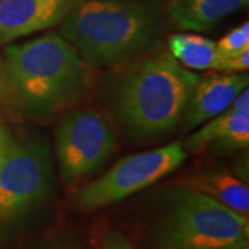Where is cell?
Instances as JSON below:
<instances>
[{
	"mask_svg": "<svg viewBox=\"0 0 249 249\" xmlns=\"http://www.w3.org/2000/svg\"><path fill=\"white\" fill-rule=\"evenodd\" d=\"M199 78L180 65L168 49L154 46L114 67L101 82L100 98L126 136L147 142L181 124Z\"/></svg>",
	"mask_w": 249,
	"mask_h": 249,
	"instance_id": "obj_1",
	"label": "cell"
},
{
	"mask_svg": "<svg viewBox=\"0 0 249 249\" xmlns=\"http://www.w3.org/2000/svg\"><path fill=\"white\" fill-rule=\"evenodd\" d=\"M88 67L55 32L11 45L0 58V101L22 119L49 121L80 97Z\"/></svg>",
	"mask_w": 249,
	"mask_h": 249,
	"instance_id": "obj_2",
	"label": "cell"
},
{
	"mask_svg": "<svg viewBox=\"0 0 249 249\" xmlns=\"http://www.w3.org/2000/svg\"><path fill=\"white\" fill-rule=\"evenodd\" d=\"M160 0H75L61 35L94 68H114L158 43L166 27Z\"/></svg>",
	"mask_w": 249,
	"mask_h": 249,
	"instance_id": "obj_3",
	"label": "cell"
},
{
	"mask_svg": "<svg viewBox=\"0 0 249 249\" xmlns=\"http://www.w3.org/2000/svg\"><path fill=\"white\" fill-rule=\"evenodd\" d=\"M248 238V216L178 184L166 191L152 232L154 249H247Z\"/></svg>",
	"mask_w": 249,
	"mask_h": 249,
	"instance_id": "obj_4",
	"label": "cell"
},
{
	"mask_svg": "<svg viewBox=\"0 0 249 249\" xmlns=\"http://www.w3.org/2000/svg\"><path fill=\"white\" fill-rule=\"evenodd\" d=\"M53 184V157L45 139L10 137L0 155V220L34 213L49 199Z\"/></svg>",
	"mask_w": 249,
	"mask_h": 249,
	"instance_id": "obj_5",
	"label": "cell"
},
{
	"mask_svg": "<svg viewBox=\"0 0 249 249\" xmlns=\"http://www.w3.org/2000/svg\"><path fill=\"white\" fill-rule=\"evenodd\" d=\"M118 150L114 124L96 107L75 108L60 119L54 152L62 178L73 183L94 175Z\"/></svg>",
	"mask_w": 249,
	"mask_h": 249,
	"instance_id": "obj_6",
	"label": "cell"
},
{
	"mask_svg": "<svg viewBox=\"0 0 249 249\" xmlns=\"http://www.w3.org/2000/svg\"><path fill=\"white\" fill-rule=\"evenodd\" d=\"M181 142L137 152L118 160L104 175L88 183L76 193L73 205L80 211H97L155 184L173 173L187 160Z\"/></svg>",
	"mask_w": 249,
	"mask_h": 249,
	"instance_id": "obj_7",
	"label": "cell"
},
{
	"mask_svg": "<svg viewBox=\"0 0 249 249\" xmlns=\"http://www.w3.org/2000/svg\"><path fill=\"white\" fill-rule=\"evenodd\" d=\"M75 0H0V46L60 25Z\"/></svg>",
	"mask_w": 249,
	"mask_h": 249,
	"instance_id": "obj_8",
	"label": "cell"
},
{
	"mask_svg": "<svg viewBox=\"0 0 249 249\" xmlns=\"http://www.w3.org/2000/svg\"><path fill=\"white\" fill-rule=\"evenodd\" d=\"M249 78L245 73H208L201 76L188 100L181 119L184 130L198 127L206 121L227 111L235 96L248 88Z\"/></svg>",
	"mask_w": 249,
	"mask_h": 249,
	"instance_id": "obj_9",
	"label": "cell"
},
{
	"mask_svg": "<svg viewBox=\"0 0 249 249\" xmlns=\"http://www.w3.org/2000/svg\"><path fill=\"white\" fill-rule=\"evenodd\" d=\"M248 145L249 112H234L230 109L206 121L183 142L187 152L217 154L247 150Z\"/></svg>",
	"mask_w": 249,
	"mask_h": 249,
	"instance_id": "obj_10",
	"label": "cell"
},
{
	"mask_svg": "<svg viewBox=\"0 0 249 249\" xmlns=\"http://www.w3.org/2000/svg\"><path fill=\"white\" fill-rule=\"evenodd\" d=\"M249 0H169L166 19L183 32H208L222 19L248 6Z\"/></svg>",
	"mask_w": 249,
	"mask_h": 249,
	"instance_id": "obj_11",
	"label": "cell"
},
{
	"mask_svg": "<svg viewBox=\"0 0 249 249\" xmlns=\"http://www.w3.org/2000/svg\"><path fill=\"white\" fill-rule=\"evenodd\" d=\"M178 186L188 187L213 198L242 216L249 213V188L244 180L231 172L211 169L198 172L178 180Z\"/></svg>",
	"mask_w": 249,
	"mask_h": 249,
	"instance_id": "obj_12",
	"label": "cell"
},
{
	"mask_svg": "<svg viewBox=\"0 0 249 249\" xmlns=\"http://www.w3.org/2000/svg\"><path fill=\"white\" fill-rule=\"evenodd\" d=\"M168 50L176 61L190 71L214 70L216 43L196 32H178L168 37Z\"/></svg>",
	"mask_w": 249,
	"mask_h": 249,
	"instance_id": "obj_13",
	"label": "cell"
},
{
	"mask_svg": "<svg viewBox=\"0 0 249 249\" xmlns=\"http://www.w3.org/2000/svg\"><path fill=\"white\" fill-rule=\"evenodd\" d=\"M214 43H216L217 61L229 58L234 54H238L249 49V22H244L237 28L229 31L226 35L222 36V39H219Z\"/></svg>",
	"mask_w": 249,
	"mask_h": 249,
	"instance_id": "obj_14",
	"label": "cell"
},
{
	"mask_svg": "<svg viewBox=\"0 0 249 249\" xmlns=\"http://www.w3.org/2000/svg\"><path fill=\"white\" fill-rule=\"evenodd\" d=\"M249 68V49L234 54L229 58L220 60L216 64L214 71L217 72H230V73H244Z\"/></svg>",
	"mask_w": 249,
	"mask_h": 249,
	"instance_id": "obj_15",
	"label": "cell"
},
{
	"mask_svg": "<svg viewBox=\"0 0 249 249\" xmlns=\"http://www.w3.org/2000/svg\"><path fill=\"white\" fill-rule=\"evenodd\" d=\"M101 249H134V247L122 232L109 229L103 235Z\"/></svg>",
	"mask_w": 249,
	"mask_h": 249,
	"instance_id": "obj_16",
	"label": "cell"
},
{
	"mask_svg": "<svg viewBox=\"0 0 249 249\" xmlns=\"http://www.w3.org/2000/svg\"><path fill=\"white\" fill-rule=\"evenodd\" d=\"M234 112H249V90L248 88L240 91L232 100L231 106L229 107Z\"/></svg>",
	"mask_w": 249,
	"mask_h": 249,
	"instance_id": "obj_17",
	"label": "cell"
},
{
	"mask_svg": "<svg viewBox=\"0 0 249 249\" xmlns=\"http://www.w3.org/2000/svg\"><path fill=\"white\" fill-rule=\"evenodd\" d=\"M10 137H11V134H10L9 129H7L6 124L3 122V118H1V115H0V155H1L3 150L6 148V145H7V142H9Z\"/></svg>",
	"mask_w": 249,
	"mask_h": 249,
	"instance_id": "obj_18",
	"label": "cell"
},
{
	"mask_svg": "<svg viewBox=\"0 0 249 249\" xmlns=\"http://www.w3.org/2000/svg\"><path fill=\"white\" fill-rule=\"evenodd\" d=\"M31 249H70L65 248V247H55V245H43V247H36V248Z\"/></svg>",
	"mask_w": 249,
	"mask_h": 249,
	"instance_id": "obj_19",
	"label": "cell"
},
{
	"mask_svg": "<svg viewBox=\"0 0 249 249\" xmlns=\"http://www.w3.org/2000/svg\"><path fill=\"white\" fill-rule=\"evenodd\" d=\"M247 249H248V248H247Z\"/></svg>",
	"mask_w": 249,
	"mask_h": 249,
	"instance_id": "obj_20",
	"label": "cell"
}]
</instances>
